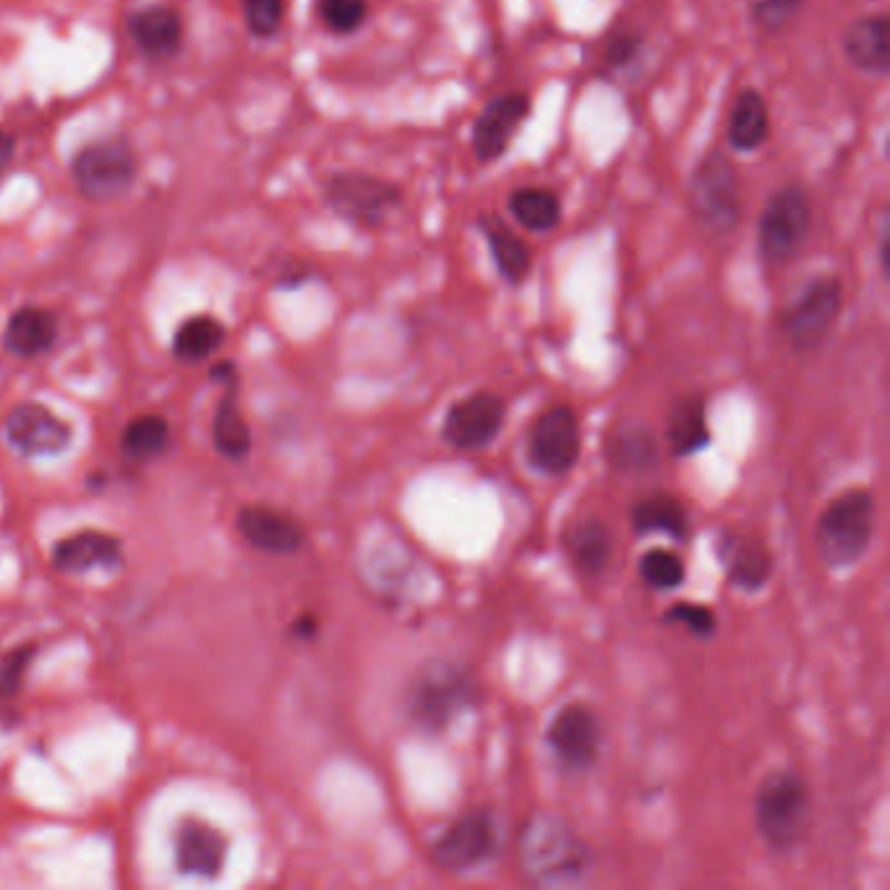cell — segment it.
I'll use <instances>...</instances> for the list:
<instances>
[{
    "mask_svg": "<svg viewBox=\"0 0 890 890\" xmlns=\"http://www.w3.org/2000/svg\"><path fill=\"white\" fill-rule=\"evenodd\" d=\"M316 13L329 32L352 34L369 17V0H319Z\"/></svg>",
    "mask_w": 890,
    "mask_h": 890,
    "instance_id": "836d02e7",
    "label": "cell"
},
{
    "mask_svg": "<svg viewBox=\"0 0 890 890\" xmlns=\"http://www.w3.org/2000/svg\"><path fill=\"white\" fill-rule=\"evenodd\" d=\"M324 202L340 220L360 230H379L402 207V188L379 175L335 173L324 186Z\"/></svg>",
    "mask_w": 890,
    "mask_h": 890,
    "instance_id": "52a82bcc",
    "label": "cell"
},
{
    "mask_svg": "<svg viewBox=\"0 0 890 890\" xmlns=\"http://www.w3.org/2000/svg\"><path fill=\"white\" fill-rule=\"evenodd\" d=\"M480 703V687L476 676L463 663L434 659L415 671L408 684L405 708L415 729L426 734L447 731L455 720Z\"/></svg>",
    "mask_w": 890,
    "mask_h": 890,
    "instance_id": "7a4b0ae2",
    "label": "cell"
},
{
    "mask_svg": "<svg viewBox=\"0 0 890 890\" xmlns=\"http://www.w3.org/2000/svg\"><path fill=\"white\" fill-rule=\"evenodd\" d=\"M129 34L137 47L150 58H171L183 42V19L167 6H152L133 13L129 19Z\"/></svg>",
    "mask_w": 890,
    "mask_h": 890,
    "instance_id": "603a6c76",
    "label": "cell"
},
{
    "mask_svg": "<svg viewBox=\"0 0 890 890\" xmlns=\"http://www.w3.org/2000/svg\"><path fill=\"white\" fill-rule=\"evenodd\" d=\"M225 343V327L215 316H194L175 332L173 352L186 363H199Z\"/></svg>",
    "mask_w": 890,
    "mask_h": 890,
    "instance_id": "4dcf8cb0",
    "label": "cell"
},
{
    "mask_svg": "<svg viewBox=\"0 0 890 890\" xmlns=\"http://www.w3.org/2000/svg\"><path fill=\"white\" fill-rule=\"evenodd\" d=\"M663 619L669 625H684L695 638H710L716 632V614L701 604H674Z\"/></svg>",
    "mask_w": 890,
    "mask_h": 890,
    "instance_id": "74e56055",
    "label": "cell"
},
{
    "mask_svg": "<svg viewBox=\"0 0 890 890\" xmlns=\"http://www.w3.org/2000/svg\"><path fill=\"white\" fill-rule=\"evenodd\" d=\"M246 26L257 37H272L285 19V0H243Z\"/></svg>",
    "mask_w": 890,
    "mask_h": 890,
    "instance_id": "d590c367",
    "label": "cell"
},
{
    "mask_svg": "<svg viewBox=\"0 0 890 890\" xmlns=\"http://www.w3.org/2000/svg\"><path fill=\"white\" fill-rule=\"evenodd\" d=\"M890 230H888V217H882V225H880V267H882V274L888 278V257H890Z\"/></svg>",
    "mask_w": 890,
    "mask_h": 890,
    "instance_id": "60d3db41",
    "label": "cell"
},
{
    "mask_svg": "<svg viewBox=\"0 0 890 890\" xmlns=\"http://www.w3.org/2000/svg\"><path fill=\"white\" fill-rule=\"evenodd\" d=\"M718 560L724 564L729 583L741 590H760L773 575L771 551L747 535H724Z\"/></svg>",
    "mask_w": 890,
    "mask_h": 890,
    "instance_id": "44dd1931",
    "label": "cell"
},
{
    "mask_svg": "<svg viewBox=\"0 0 890 890\" xmlns=\"http://www.w3.org/2000/svg\"><path fill=\"white\" fill-rule=\"evenodd\" d=\"M211 436H215V447L223 457L230 460H240L249 455L251 449V431L246 426L243 415L236 402V387H228V394L220 402V411L215 415V426H211Z\"/></svg>",
    "mask_w": 890,
    "mask_h": 890,
    "instance_id": "f546056e",
    "label": "cell"
},
{
    "mask_svg": "<svg viewBox=\"0 0 890 890\" xmlns=\"http://www.w3.org/2000/svg\"><path fill=\"white\" fill-rule=\"evenodd\" d=\"M684 562L674 551L653 549L640 560V577L655 590H674L684 583Z\"/></svg>",
    "mask_w": 890,
    "mask_h": 890,
    "instance_id": "d6a6232c",
    "label": "cell"
},
{
    "mask_svg": "<svg viewBox=\"0 0 890 890\" xmlns=\"http://www.w3.org/2000/svg\"><path fill=\"white\" fill-rule=\"evenodd\" d=\"M171 442V426L162 415H141L123 431V452L133 460H152Z\"/></svg>",
    "mask_w": 890,
    "mask_h": 890,
    "instance_id": "1f68e13d",
    "label": "cell"
},
{
    "mask_svg": "<svg viewBox=\"0 0 890 890\" xmlns=\"http://www.w3.org/2000/svg\"><path fill=\"white\" fill-rule=\"evenodd\" d=\"M771 137V108L758 89H741L731 105L726 141L734 152H758Z\"/></svg>",
    "mask_w": 890,
    "mask_h": 890,
    "instance_id": "7402d4cb",
    "label": "cell"
},
{
    "mask_svg": "<svg viewBox=\"0 0 890 890\" xmlns=\"http://www.w3.org/2000/svg\"><path fill=\"white\" fill-rule=\"evenodd\" d=\"M687 202L692 220L713 238H726L739 228L745 202L734 162L724 150H713L690 175Z\"/></svg>",
    "mask_w": 890,
    "mask_h": 890,
    "instance_id": "3957f363",
    "label": "cell"
},
{
    "mask_svg": "<svg viewBox=\"0 0 890 890\" xmlns=\"http://www.w3.org/2000/svg\"><path fill=\"white\" fill-rule=\"evenodd\" d=\"M600 720L585 703H567L549 724L546 745L564 771L583 773L600 755Z\"/></svg>",
    "mask_w": 890,
    "mask_h": 890,
    "instance_id": "7c38bea8",
    "label": "cell"
},
{
    "mask_svg": "<svg viewBox=\"0 0 890 890\" xmlns=\"http://www.w3.org/2000/svg\"><path fill=\"white\" fill-rule=\"evenodd\" d=\"M634 533H666L671 539L684 541L690 535V518L682 501L671 493H653L632 507Z\"/></svg>",
    "mask_w": 890,
    "mask_h": 890,
    "instance_id": "f1b7e54d",
    "label": "cell"
},
{
    "mask_svg": "<svg viewBox=\"0 0 890 890\" xmlns=\"http://www.w3.org/2000/svg\"><path fill=\"white\" fill-rule=\"evenodd\" d=\"M518 867L533 886L575 888L596 870V854L560 815L535 812L520 831Z\"/></svg>",
    "mask_w": 890,
    "mask_h": 890,
    "instance_id": "6da1fadb",
    "label": "cell"
},
{
    "mask_svg": "<svg viewBox=\"0 0 890 890\" xmlns=\"http://www.w3.org/2000/svg\"><path fill=\"white\" fill-rule=\"evenodd\" d=\"M580 421L569 405H554L535 419L528 434V457L543 476H564L580 460Z\"/></svg>",
    "mask_w": 890,
    "mask_h": 890,
    "instance_id": "8fae6325",
    "label": "cell"
},
{
    "mask_svg": "<svg viewBox=\"0 0 890 890\" xmlns=\"http://www.w3.org/2000/svg\"><path fill=\"white\" fill-rule=\"evenodd\" d=\"M804 0H752L750 17L760 32L779 34L800 17Z\"/></svg>",
    "mask_w": 890,
    "mask_h": 890,
    "instance_id": "e575fe53",
    "label": "cell"
},
{
    "mask_svg": "<svg viewBox=\"0 0 890 890\" xmlns=\"http://www.w3.org/2000/svg\"><path fill=\"white\" fill-rule=\"evenodd\" d=\"M58 340V322L51 311L37 306H24L13 311L6 324L3 343L9 352L19 358H34L47 352Z\"/></svg>",
    "mask_w": 890,
    "mask_h": 890,
    "instance_id": "d4e9b609",
    "label": "cell"
},
{
    "mask_svg": "<svg viewBox=\"0 0 890 890\" xmlns=\"http://www.w3.org/2000/svg\"><path fill=\"white\" fill-rule=\"evenodd\" d=\"M70 175L82 196L91 202H112L129 194L139 175V160L126 141L102 139L76 154Z\"/></svg>",
    "mask_w": 890,
    "mask_h": 890,
    "instance_id": "9c48e42d",
    "label": "cell"
},
{
    "mask_svg": "<svg viewBox=\"0 0 890 890\" xmlns=\"http://www.w3.org/2000/svg\"><path fill=\"white\" fill-rule=\"evenodd\" d=\"M758 833L775 851L800 846L810 828V786L796 771L779 768L762 779L755 796Z\"/></svg>",
    "mask_w": 890,
    "mask_h": 890,
    "instance_id": "277c9868",
    "label": "cell"
},
{
    "mask_svg": "<svg viewBox=\"0 0 890 890\" xmlns=\"http://www.w3.org/2000/svg\"><path fill=\"white\" fill-rule=\"evenodd\" d=\"M844 311V282L833 274L815 278L781 314V332L800 352L821 350Z\"/></svg>",
    "mask_w": 890,
    "mask_h": 890,
    "instance_id": "ba28073f",
    "label": "cell"
},
{
    "mask_svg": "<svg viewBox=\"0 0 890 890\" xmlns=\"http://www.w3.org/2000/svg\"><path fill=\"white\" fill-rule=\"evenodd\" d=\"M34 645L17 648V651L0 659V697H11L21 690L24 682V671L32 663Z\"/></svg>",
    "mask_w": 890,
    "mask_h": 890,
    "instance_id": "f35d334b",
    "label": "cell"
},
{
    "mask_svg": "<svg viewBox=\"0 0 890 890\" xmlns=\"http://www.w3.org/2000/svg\"><path fill=\"white\" fill-rule=\"evenodd\" d=\"M840 47L846 61L861 74L886 76L890 70V19L886 13L854 19L844 30Z\"/></svg>",
    "mask_w": 890,
    "mask_h": 890,
    "instance_id": "ac0fdd59",
    "label": "cell"
},
{
    "mask_svg": "<svg viewBox=\"0 0 890 890\" xmlns=\"http://www.w3.org/2000/svg\"><path fill=\"white\" fill-rule=\"evenodd\" d=\"M669 444L676 457H690L708 447L710 431H708V411H705V400L692 394L676 402L674 413L669 419Z\"/></svg>",
    "mask_w": 890,
    "mask_h": 890,
    "instance_id": "83f0119b",
    "label": "cell"
},
{
    "mask_svg": "<svg viewBox=\"0 0 890 890\" xmlns=\"http://www.w3.org/2000/svg\"><path fill=\"white\" fill-rule=\"evenodd\" d=\"M564 549H567L572 567L583 577H600L614 554L611 531L596 518L575 520L564 533Z\"/></svg>",
    "mask_w": 890,
    "mask_h": 890,
    "instance_id": "cb8c5ba5",
    "label": "cell"
},
{
    "mask_svg": "<svg viewBox=\"0 0 890 890\" xmlns=\"http://www.w3.org/2000/svg\"><path fill=\"white\" fill-rule=\"evenodd\" d=\"M13 154H17V139L9 131H0V173L11 165Z\"/></svg>",
    "mask_w": 890,
    "mask_h": 890,
    "instance_id": "ab89813d",
    "label": "cell"
},
{
    "mask_svg": "<svg viewBox=\"0 0 890 890\" xmlns=\"http://www.w3.org/2000/svg\"><path fill=\"white\" fill-rule=\"evenodd\" d=\"M507 419V405L493 392H473L457 400L444 415L442 436L449 447L476 452L497 439Z\"/></svg>",
    "mask_w": 890,
    "mask_h": 890,
    "instance_id": "4fadbf2b",
    "label": "cell"
},
{
    "mask_svg": "<svg viewBox=\"0 0 890 890\" xmlns=\"http://www.w3.org/2000/svg\"><path fill=\"white\" fill-rule=\"evenodd\" d=\"M238 531L251 546L267 554H295L306 543V531L301 522L274 507H243L238 514Z\"/></svg>",
    "mask_w": 890,
    "mask_h": 890,
    "instance_id": "e0dca14e",
    "label": "cell"
},
{
    "mask_svg": "<svg viewBox=\"0 0 890 890\" xmlns=\"http://www.w3.org/2000/svg\"><path fill=\"white\" fill-rule=\"evenodd\" d=\"M531 116V97L525 91H504L480 110L470 131V146L478 162H497L510 150V141Z\"/></svg>",
    "mask_w": 890,
    "mask_h": 890,
    "instance_id": "5bb4252c",
    "label": "cell"
},
{
    "mask_svg": "<svg viewBox=\"0 0 890 890\" xmlns=\"http://www.w3.org/2000/svg\"><path fill=\"white\" fill-rule=\"evenodd\" d=\"M497 851V821L491 810H468L431 844L428 857L442 872H468Z\"/></svg>",
    "mask_w": 890,
    "mask_h": 890,
    "instance_id": "30bf717a",
    "label": "cell"
},
{
    "mask_svg": "<svg viewBox=\"0 0 890 890\" xmlns=\"http://www.w3.org/2000/svg\"><path fill=\"white\" fill-rule=\"evenodd\" d=\"M642 51V34L634 30H617L606 40L604 53H600V61H604L606 68H627L630 63L638 58Z\"/></svg>",
    "mask_w": 890,
    "mask_h": 890,
    "instance_id": "8d00e7d4",
    "label": "cell"
},
{
    "mask_svg": "<svg viewBox=\"0 0 890 890\" xmlns=\"http://www.w3.org/2000/svg\"><path fill=\"white\" fill-rule=\"evenodd\" d=\"M812 230V199L802 183L775 188L758 217V251L771 267L789 264Z\"/></svg>",
    "mask_w": 890,
    "mask_h": 890,
    "instance_id": "8992f818",
    "label": "cell"
},
{
    "mask_svg": "<svg viewBox=\"0 0 890 890\" xmlns=\"http://www.w3.org/2000/svg\"><path fill=\"white\" fill-rule=\"evenodd\" d=\"M875 493L870 489L840 491L817 520V551L833 569L857 564L875 533Z\"/></svg>",
    "mask_w": 890,
    "mask_h": 890,
    "instance_id": "5b68a950",
    "label": "cell"
},
{
    "mask_svg": "<svg viewBox=\"0 0 890 890\" xmlns=\"http://www.w3.org/2000/svg\"><path fill=\"white\" fill-rule=\"evenodd\" d=\"M225 857H228V840L220 831L196 817L181 821L175 831V861L183 875L217 878L223 872Z\"/></svg>",
    "mask_w": 890,
    "mask_h": 890,
    "instance_id": "2e32d148",
    "label": "cell"
},
{
    "mask_svg": "<svg viewBox=\"0 0 890 890\" xmlns=\"http://www.w3.org/2000/svg\"><path fill=\"white\" fill-rule=\"evenodd\" d=\"M120 562H123V543L102 531L74 533L53 551V564L68 575H82L95 567H116Z\"/></svg>",
    "mask_w": 890,
    "mask_h": 890,
    "instance_id": "ffe728a7",
    "label": "cell"
},
{
    "mask_svg": "<svg viewBox=\"0 0 890 890\" xmlns=\"http://www.w3.org/2000/svg\"><path fill=\"white\" fill-rule=\"evenodd\" d=\"M507 211L528 232H551L562 223V199L546 186H520L507 196Z\"/></svg>",
    "mask_w": 890,
    "mask_h": 890,
    "instance_id": "4316f807",
    "label": "cell"
},
{
    "mask_svg": "<svg viewBox=\"0 0 890 890\" xmlns=\"http://www.w3.org/2000/svg\"><path fill=\"white\" fill-rule=\"evenodd\" d=\"M614 470L642 476L659 465V439L648 426L640 423H621L611 431L609 447H606Z\"/></svg>",
    "mask_w": 890,
    "mask_h": 890,
    "instance_id": "484cf974",
    "label": "cell"
},
{
    "mask_svg": "<svg viewBox=\"0 0 890 890\" xmlns=\"http://www.w3.org/2000/svg\"><path fill=\"white\" fill-rule=\"evenodd\" d=\"M6 436L26 457L61 455L70 444V428L37 402H24L6 415Z\"/></svg>",
    "mask_w": 890,
    "mask_h": 890,
    "instance_id": "9a60e30c",
    "label": "cell"
},
{
    "mask_svg": "<svg viewBox=\"0 0 890 890\" xmlns=\"http://www.w3.org/2000/svg\"><path fill=\"white\" fill-rule=\"evenodd\" d=\"M478 232L484 236L486 246H489L493 264H497V272L501 274V280H507L510 285H520V282L528 280V274L533 270V251L531 246L525 243V238L518 236L510 225L501 220L499 215H486L478 217Z\"/></svg>",
    "mask_w": 890,
    "mask_h": 890,
    "instance_id": "d6986e66",
    "label": "cell"
}]
</instances>
